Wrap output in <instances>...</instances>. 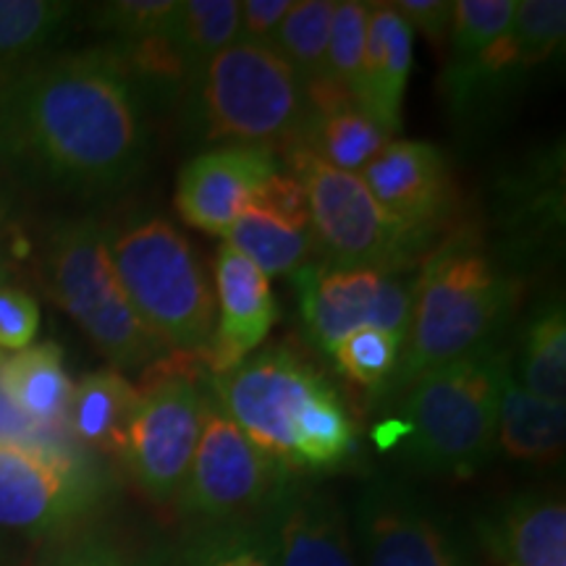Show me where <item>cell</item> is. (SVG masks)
<instances>
[{"label":"cell","mask_w":566,"mask_h":566,"mask_svg":"<svg viewBox=\"0 0 566 566\" xmlns=\"http://www.w3.org/2000/svg\"><path fill=\"white\" fill-rule=\"evenodd\" d=\"M150 153L145 90L113 45L40 55L0 76V160L38 187L122 192Z\"/></svg>","instance_id":"1"},{"label":"cell","mask_w":566,"mask_h":566,"mask_svg":"<svg viewBox=\"0 0 566 566\" xmlns=\"http://www.w3.org/2000/svg\"><path fill=\"white\" fill-rule=\"evenodd\" d=\"M210 394L289 475L331 472L357 449V424L338 388L292 346H268L212 375Z\"/></svg>","instance_id":"2"},{"label":"cell","mask_w":566,"mask_h":566,"mask_svg":"<svg viewBox=\"0 0 566 566\" xmlns=\"http://www.w3.org/2000/svg\"><path fill=\"white\" fill-rule=\"evenodd\" d=\"M516 283L478 244L449 242L415 279L409 331L394 373L373 391L375 405L399 399L417 378L491 344L514 310Z\"/></svg>","instance_id":"3"},{"label":"cell","mask_w":566,"mask_h":566,"mask_svg":"<svg viewBox=\"0 0 566 566\" xmlns=\"http://www.w3.org/2000/svg\"><path fill=\"white\" fill-rule=\"evenodd\" d=\"M509 367V354L491 342L417 378L399 396L396 449L428 475L467 480L483 470L495 451Z\"/></svg>","instance_id":"4"},{"label":"cell","mask_w":566,"mask_h":566,"mask_svg":"<svg viewBox=\"0 0 566 566\" xmlns=\"http://www.w3.org/2000/svg\"><path fill=\"white\" fill-rule=\"evenodd\" d=\"M108 252L132 310L181 357L202 359L216 334V294L189 239L163 216L108 229Z\"/></svg>","instance_id":"5"},{"label":"cell","mask_w":566,"mask_h":566,"mask_svg":"<svg viewBox=\"0 0 566 566\" xmlns=\"http://www.w3.org/2000/svg\"><path fill=\"white\" fill-rule=\"evenodd\" d=\"M42 275L48 294L113 370H147L168 357L126 300L108 252V229L97 218L55 226L42 252Z\"/></svg>","instance_id":"6"},{"label":"cell","mask_w":566,"mask_h":566,"mask_svg":"<svg viewBox=\"0 0 566 566\" xmlns=\"http://www.w3.org/2000/svg\"><path fill=\"white\" fill-rule=\"evenodd\" d=\"M192 97L208 142L289 150L310 124L307 90L271 45L237 40L210 61Z\"/></svg>","instance_id":"7"},{"label":"cell","mask_w":566,"mask_h":566,"mask_svg":"<svg viewBox=\"0 0 566 566\" xmlns=\"http://www.w3.org/2000/svg\"><path fill=\"white\" fill-rule=\"evenodd\" d=\"M289 166L307 195L315 247L334 271L405 275L428 247L380 208L357 174L338 171L304 145L289 147Z\"/></svg>","instance_id":"8"},{"label":"cell","mask_w":566,"mask_h":566,"mask_svg":"<svg viewBox=\"0 0 566 566\" xmlns=\"http://www.w3.org/2000/svg\"><path fill=\"white\" fill-rule=\"evenodd\" d=\"M105 478L63 443H0V530L63 533L103 501Z\"/></svg>","instance_id":"9"},{"label":"cell","mask_w":566,"mask_h":566,"mask_svg":"<svg viewBox=\"0 0 566 566\" xmlns=\"http://www.w3.org/2000/svg\"><path fill=\"white\" fill-rule=\"evenodd\" d=\"M292 478L247 438L208 391L202 433L179 493V509L192 525L244 522L268 506Z\"/></svg>","instance_id":"10"},{"label":"cell","mask_w":566,"mask_h":566,"mask_svg":"<svg viewBox=\"0 0 566 566\" xmlns=\"http://www.w3.org/2000/svg\"><path fill=\"white\" fill-rule=\"evenodd\" d=\"M153 367L158 375L139 391L122 462L147 499L174 504L200 443L208 391L192 373L163 363Z\"/></svg>","instance_id":"11"},{"label":"cell","mask_w":566,"mask_h":566,"mask_svg":"<svg viewBox=\"0 0 566 566\" xmlns=\"http://www.w3.org/2000/svg\"><path fill=\"white\" fill-rule=\"evenodd\" d=\"M302 331L317 352L334 354L354 331L378 328L407 338L415 281L375 271H334L307 263L294 273Z\"/></svg>","instance_id":"12"},{"label":"cell","mask_w":566,"mask_h":566,"mask_svg":"<svg viewBox=\"0 0 566 566\" xmlns=\"http://www.w3.org/2000/svg\"><path fill=\"white\" fill-rule=\"evenodd\" d=\"M514 0H454L443 95L457 116L493 108L525 74L512 38Z\"/></svg>","instance_id":"13"},{"label":"cell","mask_w":566,"mask_h":566,"mask_svg":"<svg viewBox=\"0 0 566 566\" xmlns=\"http://www.w3.org/2000/svg\"><path fill=\"white\" fill-rule=\"evenodd\" d=\"M352 533L359 566H472L441 516L396 480L363 488Z\"/></svg>","instance_id":"14"},{"label":"cell","mask_w":566,"mask_h":566,"mask_svg":"<svg viewBox=\"0 0 566 566\" xmlns=\"http://www.w3.org/2000/svg\"><path fill=\"white\" fill-rule=\"evenodd\" d=\"M258 522L275 566H359L349 514L325 488L286 478Z\"/></svg>","instance_id":"15"},{"label":"cell","mask_w":566,"mask_h":566,"mask_svg":"<svg viewBox=\"0 0 566 566\" xmlns=\"http://www.w3.org/2000/svg\"><path fill=\"white\" fill-rule=\"evenodd\" d=\"M273 174H279V158L271 147L221 145L200 153L176 179V212L192 229L223 237Z\"/></svg>","instance_id":"16"},{"label":"cell","mask_w":566,"mask_h":566,"mask_svg":"<svg viewBox=\"0 0 566 566\" xmlns=\"http://www.w3.org/2000/svg\"><path fill=\"white\" fill-rule=\"evenodd\" d=\"M394 221L422 242L441 229L454 205V181L441 147L417 139H391L359 174Z\"/></svg>","instance_id":"17"},{"label":"cell","mask_w":566,"mask_h":566,"mask_svg":"<svg viewBox=\"0 0 566 566\" xmlns=\"http://www.w3.org/2000/svg\"><path fill=\"white\" fill-rule=\"evenodd\" d=\"M216 275V334L200 363L212 375H221L242 365L263 346L281 310L275 302L271 279L258 271L244 254L221 242L212 260Z\"/></svg>","instance_id":"18"},{"label":"cell","mask_w":566,"mask_h":566,"mask_svg":"<svg viewBox=\"0 0 566 566\" xmlns=\"http://www.w3.org/2000/svg\"><path fill=\"white\" fill-rule=\"evenodd\" d=\"M478 535L493 566H566L562 493L512 495L480 516Z\"/></svg>","instance_id":"19"},{"label":"cell","mask_w":566,"mask_h":566,"mask_svg":"<svg viewBox=\"0 0 566 566\" xmlns=\"http://www.w3.org/2000/svg\"><path fill=\"white\" fill-rule=\"evenodd\" d=\"M415 32L399 17L394 3H370L363 55V90L359 105L384 129L401 132L405 92L412 74Z\"/></svg>","instance_id":"20"},{"label":"cell","mask_w":566,"mask_h":566,"mask_svg":"<svg viewBox=\"0 0 566 566\" xmlns=\"http://www.w3.org/2000/svg\"><path fill=\"white\" fill-rule=\"evenodd\" d=\"M307 101L310 124L300 145L338 171L359 176L394 139L363 105L334 84L310 90Z\"/></svg>","instance_id":"21"},{"label":"cell","mask_w":566,"mask_h":566,"mask_svg":"<svg viewBox=\"0 0 566 566\" xmlns=\"http://www.w3.org/2000/svg\"><path fill=\"white\" fill-rule=\"evenodd\" d=\"M0 388L17 412L42 433L55 438L66 424L74 384L59 344H32L0 363Z\"/></svg>","instance_id":"22"},{"label":"cell","mask_w":566,"mask_h":566,"mask_svg":"<svg viewBox=\"0 0 566 566\" xmlns=\"http://www.w3.org/2000/svg\"><path fill=\"white\" fill-rule=\"evenodd\" d=\"M566 446V405L530 394L512 375H504L499 399L495 449L525 464H556Z\"/></svg>","instance_id":"23"},{"label":"cell","mask_w":566,"mask_h":566,"mask_svg":"<svg viewBox=\"0 0 566 566\" xmlns=\"http://www.w3.org/2000/svg\"><path fill=\"white\" fill-rule=\"evenodd\" d=\"M137 405L139 388H134L124 373L105 367L84 375L74 386L66 424L84 446L122 459Z\"/></svg>","instance_id":"24"},{"label":"cell","mask_w":566,"mask_h":566,"mask_svg":"<svg viewBox=\"0 0 566 566\" xmlns=\"http://www.w3.org/2000/svg\"><path fill=\"white\" fill-rule=\"evenodd\" d=\"M223 242L244 254L268 279H281V275L302 271L315 250L313 231L294 229V226L254 208H247L231 223V229L223 233Z\"/></svg>","instance_id":"25"},{"label":"cell","mask_w":566,"mask_h":566,"mask_svg":"<svg viewBox=\"0 0 566 566\" xmlns=\"http://www.w3.org/2000/svg\"><path fill=\"white\" fill-rule=\"evenodd\" d=\"M76 13L66 0H0V76L45 55Z\"/></svg>","instance_id":"26"},{"label":"cell","mask_w":566,"mask_h":566,"mask_svg":"<svg viewBox=\"0 0 566 566\" xmlns=\"http://www.w3.org/2000/svg\"><path fill=\"white\" fill-rule=\"evenodd\" d=\"M239 40V0H181L176 42L187 69V92L195 95L210 61Z\"/></svg>","instance_id":"27"},{"label":"cell","mask_w":566,"mask_h":566,"mask_svg":"<svg viewBox=\"0 0 566 566\" xmlns=\"http://www.w3.org/2000/svg\"><path fill=\"white\" fill-rule=\"evenodd\" d=\"M171 566H275L273 548L258 520L192 525L176 546Z\"/></svg>","instance_id":"28"},{"label":"cell","mask_w":566,"mask_h":566,"mask_svg":"<svg viewBox=\"0 0 566 566\" xmlns=\"http://www.w3.org/2000/svg\"><path fill=\"white\" fill-rule=\"evenodd\" d=\"M336 0H296L273 34L271 48L296 71L304 87L328 80L331 19Z\"/></svg>","instance_id":"29"},{"label":"cell","mask_w":566,"mask_h":566,"mask_svg":"<svg viewBox=\"0 0 566 566\" xmlns=\"http://www.w3.org/2000/svg\"><path fill=\"white\" fill-rule=\"evenodd\" d=\"M522 386L546 401L566 399V315L564 304H548L530 323L522 349Z\"/></svg>","instance_id":"30"},{"label":"cell","mask_w":566,"mask_h":566,"mask_svg":"<svg viewBox=\"0 0 566 566\" xmlns=\"http://www.w3.org/2000/svg\"><path fill=\"white\" fill-rule=\"evenodd\" d=\"M181 0H113L92 9V24L113 38L116 48L166 38L179 27Z\"/></svg>","instance_id":"31"},{"label":"cell","mask_w":566,"mask_h":566,"mask_svg":"<svg viewBox=\"0 0 566 566\" xmlns=\"http://www.w3.org/2000/svg\"><path fill=\"white\" fill-rule=\"evenodd\" d=\"M367 17H370V3L365 0H338L334 6V19H331L328 63H325L328 80L349 92L357 103L359 90H363Z\"/></svg>","instance_id":"32"},{"label":"cell","mask_w":566,"mask_h":566,"mask_svg":"<svg viewBox=\"0 0 566 566\" xmlns=\"http://www.w3.org/2000/svg\"><path fill=\"white\" fill-rule=\"evenodd\" d=\"M512 38L525 71L554 59L566 40L564 0H516Z\"/></svg>","instance_id":"33"},{"label":"cell","mask_w":566,"mask_h":566,"mask_svg":"<svg viewBox=\"0 0 566 566\" xmlns=\"http://www.w3.org/2000/svg\"><path fill=\"white\" fill-rule=\"evenodd\" d=\"M401 346H405V338L401 336L378 328H363L346 336L331 357L336 359L338 370L352 384L375 391L394 373L396 363H399Z\"/></svg>","instance_id":"34"},{"label":"cell","mask_w":566,"mask_h":566,"mask_svg":"<svg viewBox=\"0 0 566 566\" xmlns=\"http://www.w3.org/2000/svg\"><path fill=\"white\" fill-rule=\"evenodd\" d=\"M40 331V304L30 292L0 283V349L21 352Z\"/></svg>","instance_id":"35"},{"label":"cell","mask_w":566,"mask_h":566,"mask_svg":"<svg viewBox=\"0 0 566 566\" xmlns=\"http://www.w3.org/2000/svg\"><path fill=\"white\" fill-rule=\"evenodd\" d=\"M250 208L263 210L279 221L294 226V229H310L307 195L300 179L292 174H273L252 197ZM313 231V229H310Z\"/></svg>","instance_id":"36"},{"label":"cell","mask_w":566,"mask_h":566,"mask_svg":"<svg viewBox=\"0 0 566 566\" xmlns=\"http://www.w3.org/2000/svg\"><path fill=\"white\" fill-rule=\"evenodd\" d=\"M412 32H420L438 51L446 45L454 19V0H399L394 3Z\"/></svg>","instance_id":"37"},{"label":"cell","mask_w":566,"mask_h":566,"mask_svg":"<svg viewBox=\"0 0 566 566\" xmlns=\"http://www.w3.org/2000/svg\"><path fill=\"white\" fill-rule=\"evenodd\" d=\"M294 0H242L239 3V40L271 45L275 30L286 19Z\"/></svg>","instance_id":"38"},{"label":"cell","mask_w":566,"mask_h":566,"mask_svg":"<svg viewBox=\"0 0 566 566\" xmlns=\"http://www.w3.org/2000/svg\"><path fill=\"white\" fill-rule=\"evenodd\" d=\"M48 566H142L137 558L124 554L122 548L113 546L103 537H82L71 543L53 558Z\"/></svg>","instance_id":"39"},{"label":"cell","mask_w":566,"mask_h":566,"mask_svg":"<svg viewBox=\"0 0 566 566\" xmlns=\"http://www.w3.org/2000/svg\"><path fill=\"white\" fill-rule=\"evenodd\" d=\"M0 443H61L59 438L42 433L30 420H24L0 388Z\"/></svg>","instance_id":"40"},{"label":"cell","mask_w":566,"mask_h":566,"mask_svg":"<svg viewBox=\"0 0 566 566\" xmlns=\"http://www.w3.org/2000/svg\"><path fill=\"white\" fill-rule=\"evenodd\" d=\"M6 273H9V263H6V258H3V254H0V283H3Z\"/></svg>","instance_id":"41"},{"label":"cell","mask_w":566,"mask_h":566,"mask_svg":"<svg viewBox=\"0 0 566 566\" xmlns=\"http://www.w3.org/2000/svg\"><path fill=\"white\" fill-rule=\"evenodd\" d=\"M3 192H0V221H3Z\"/></svg>","instance_id":"42"},{"label":"cell","mask_w":566,"mask_h":566,"mask_svg":"<svg viewBox=\"0 0 566 566\" xmlns=\"http://www.w3.org/2000/svg\"><path fill=\"white\" fill-rule=\"evenodd\" d=\"M0 566H3V551H0Z\"/></svg>","instance_id":"43"},{"label":"cell","mask_w":566,"mask_h":566,"mask_svg":"<svg viewBox=\"0 0 566 566\" xmlns=\"http://www.w3.org/2000/svg\"><path fill=\"white\" fill-rule=\"evenodd\" d=\"M0 363H3V357H0Z\"/></svg>","instance_id":"44"}]
</instances>
